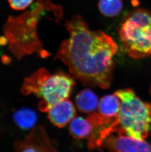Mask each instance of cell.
Returning <instances> with one entry per match:
<instances>
[{
  "label": "cell",
  "mask_w": 151,
  "mask_h": 152,
  "mask_svg": "<svg viewBox=\"0 0 151 152\" xmlns=\"http://www.w3.org/2000/svg\"><path fill=\"white\" fill-rule=\"evenodd\" d=\"M100 148L112 152H150L151 143L124 135H113L106 137Z\"/></svg>",
  "instance_id": "cell-6"
},
{
  "label": "cell",
  "mask_w": 151,
  "mask_h": 152,
  "mask_svg": "<svg viewBox=\"0 0 151 152\" xmlns=\"http://www.w3.org/2000/svg\"><path fill=\"white\" fill-rule=\"evenodd\" d=\"M74 85V79L69 75L52 74L46 69H40L25 78L22 92L25 95L33 94L41 99L39 108L47 112L56 103L68 99Z\"/></svg>",
  "instance_id": "cell-3"
},
{
  "label": "cell",
  "mask_w": 151,
  "mask_h": 152,
  "mask_svg": "<svg viewBox=\"0 0 151 152\" xmlns=\"http://www.w3.org/2000/svg\"><path fill=\"white\" fill-rule=\"evenodd\" d=\"M15 149L19 152L54 151L48 136L41 126L34 128L24 140L16 142Z\"/></svg>",
  "instance_id": "cell-7"
},
{
  "label": "cell",
  "mask_w": 151,
  "mask_h": 152,
  "mask_svg": "<svg viewBox=\"0 0 151 152\" xmlns=\"http://www.w3.org/2000/svg\"><path fill=\"white\" fill-rule=\"evenodd\" d=\"M69 131L76 139L89 138L95 131V128L88 118L75 117L69 124Z\"/></svg>",
  "instance_id": "cell-9"
},
{
  "label": "cell",
  "mask_w": 151,
  "mask_h": 152,
  "mask_svg": "<svg viewBox=\"0 0 151 152\" xmlns=\"http://www.w3.org/2000/svg\"><path fill=\"white\" fill-rule=\"evenodd\" d=\"M120 108V100L116 95H107L100 100L97 112H93L87 118L95 129H102L116 119Z\"/></svg>",
  "instance_id": "cell-5"
},
{
  "label": "cell",
  "mask_w": 151,
  "mask_h": 152,
  "mask_svg": "<svg viewBox=\"0 0 151 152\" xmlns=\"http://www.w3.org/2000/svg\"><path fill=\"white\" fill-rule=\"evenodd\" d=\"M37 118L36 112L29 108L19 109L13 115V119L16 124L23 129L33 128L36 123Z\"/></svg>",
  "instance_id": "cell-11"
},
{
  "label": "cell",
  "mask_w": 151,
  "mask_h": 152,
  "mask_svg": "<svg viewBox=\"0 0 151 152\" xmlns=\"http://www.w3.org/2000/svg\"><path fill=\"white\" fill-rule=\"evenodd\" d=\"M66 27L69 37L61 43L57 58L82 83L107 88L113 78L116 43L104 33L90 30L80 16L67 22Z\"/></svg>",
  "instance_id": "cell-1"
},
{
  "label": "cell",
  "mask_w": 151,
  "mask_h": 152,
  "mask_svg": "<svg viewBox=\"0 0 151 152\" xmlns=\"http://www.w3.org/2000/svg\"><path fill=\"white\" fill-rule=\"evenodd\" d=\"M120 39L128 55L140 59L151 56V14L143 9L135 10L121 26Z\"/></svg>",
  "instance_id": "cell-4"
},
{
  "label": "cell",
  "mask_w": 151,
  "mask_h": 152,
  "mask_svg": "<svg viewBox=\"0 0 151 152\" xmlns=\"http://www.w3.org/2000/svg\"><path fill=\"white\" fill-rule=\"evenodd\" d=\"M150 95H151V87H150Z\"/></svg>",
  "instance_id": "cell-14"
},
{
  "label": "cell",
  "mask_w": 151,
  "mask_h": 152,
  "mask_svg": "<svg viewBox=\"0 0 151 152\" xmlns=\"http://www.w3.org/2000/svg\"><path fill=\"white\" fill-rule=\"evenodd\" d=\"M47 112L53 125L62 128L75 117L76 108L73 103L66 99L54 105Z\"/></svg>",
  "instance_id": "cell-8"
},
{
  "label": "cell",
  "mask_w": 151,
  "mask_h": 152,
  "mask_svg": "<svg viewBox=\"0 0 151 152\" xmlns=\"http://www.w3.org/2000/svg\"><path fill=\"white\" fill-rule=\"evenodd\" d=\"M33 0H8L12 9L16 10H24L27 8Z\"/></svg>",
  "instance_id": "cell-13"
},
{
  "label": "cell",
  "mask_w": 151,
  "mask_h": 152,
  "mask_svg": "<svg viewBox=\"0 0 151 152\" xmlns=\"http://www.w3.org/2000/svg\"><path fill=\"white\" fill-rule=\"evenodd\" d=\"M76 104L78 110L83 113H92L98 106V99L97 96L89 89L82 91L77 95Z\"/></svg>",
  "instance_id": "cell-10"
},
{
  "label": "cell",
  "mask_w": 151,
  "mask_h": 152,
  "mask_svg": "<svg viewBox=\"0 0 151 152\" xmlns=\"http://www.w3.org/2000/svg\"><path fill=\"white\" fill-rule=\"evenodd\" d=\"M120 100L116 119L108 126L98 131L95 141L100 145L104 139L113 133L144 140L151 129V104L136 96L131 89L117 91L114 93Z\"/></svg>",
  "instance_id": "cell-2"
},
{
  "label": "cell",
  "mask_w": 151,
  "mask_h": 152,
  "mask_svg": "<svg viewBox=\"0 0 151 152\" xmlns=\"http://www.w3.org/2000/svg\"><path fill=\"white\" fill-rule=\"evenodd\" d=\"M99 9L103 15L114 17L118 15L123 8L122 0H100Z\"/></svg>",
  "instance_id": "cell-12"
}]
</instances>
